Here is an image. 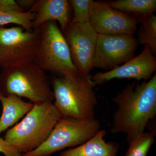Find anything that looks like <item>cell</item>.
Instances as JSON below:
<instances>
[{
  "mask_svg": "<svg viewBox=\"0 0 156 156\" xmlns=\"http://www.w3.org/2000/svg\"><path fill=\"white\" fill-rule=\"evenodd\" d=\"M117 108L113 114L112 134L123 133L128 143L144 132L156 115V74L141 83L128 84L112 99Z\"/></svg>",
  "mask_w": 156,
  "mask_h": 156,
  "instance_id": "cell-1",
  "label": "cell"
},
{
  "mask_svg": "<svg viewBox=\"0 0 156 156\" xmlns=\"http://www.w3.org/2000/svg\"><path fill=\"white\" fill-rule=\"evenodd\" d=\"M92 76L90 74L76 73L52 78L53 104L62 116L80 119L95 118L98 101L94 91L96 85Z\"/></svg>",
  "mask_w": 156,
  "mask_h": 156,
  "instance_id": "cell-2",
  "label": "cell"
},
{
  "mask_svg": "<svg viewBox=\"0 0 156 156\" xmlns=\"http://www.w3.org/2000/svg\"><path fill=\"white\" fill-rule=\"evenodd\" d=\"M62 117L52 102L34 104L24 119L7 131L4 139L20 153H28L45 142Z\"/></svg>",
  "mask_w": 156,
  "mask_h": 156,
  "instance_id": "cell-3",
  "label": "cell"
},
{
  "mask_svg": "<svg viewBox=\"0 0 156 156\" xmlns=\"http://www.w3.org/2000/svg\"><path fill=\"white\" fill-rule=\"evenodd\" d=\"M0 93L25 98L31 103L52 102L54 97L44 71L34 62L15 67L2 69Z\"/></svg>",
  "mask_w": 156,
  "mask_h": 156,
  "instance_id": "cell-4",
  "label": "cell"
},
{
  "mask_svg": "<svg viewBox=\"0 0 156 156\" xmlns=\"http://www.w3.org/2000/svg\"><path fill=\"white\" fill-rule=\"evenodd\" d=\"M40 35L34 62L55 76L78 73L70 50L57 22L49 21L39 28Z\"/></svg>",
  "mask_w": 156,
  "mask_h": 156,
  "instance_id": "cell-5",
  "label": "cell"
},
{
  "mask_svg": "<svg viewBox=\"0 0 156 156\" xmlns=\"http://www.w3.org/2000/svg\"><path fill=\"white\" fill-rule=\"evenodd\" d=\"M100 130V124L95 118L80 119L62 117L44 142L23 156H50L66 148L82 145Z\"/></svg>",
  "mask_w": 156,
  "mask_h": 156,
  "instance_id": "cell-6",
  "label": "cell"
},
{
  "mask_svg": "<svg viewBox=\"0 0 156 156\" xmlns=\"http://www.w3.org/2000/svg\"><path fill=\"white\" fill-rule=\"evenodd\" d=\"M39 35V29L26 30L19 26L0 27V67L19 66L34 62Z\"/></svg>",
  "mask_w": 156,
  "mask_h": 156,
  "instance_id": "cell-7",
  "label": "cell"
},
{
  "mask_svg": "<svg viewBox=\"0 0 156 156\" xmlns=\"http://www.w3.org/2000/svg\"><path fill=\"white\" fill-rule=\"evenodd\" d=\"M138 44L134 35L98 34L93 68L114 69L133 57Z\"/></svg>",
  "mask_w": 156,
  "mask_h": 156,
  "instance_id": "cell-8",
  "label": "cell"
},
{
  "mask_svg": "<svg viewBox=\"0 0 156 156\" xmlns=\"http://www.w3.org/2000/svg\"><path fill=\"white\" fill-rule=\"evenodd\" d=\"M63 32L78 72L85 75L89 74L93 68L98 34L89 22H70Z\"/></svg>",
  "mask_w": 156,
  "mask_h": 156,
  "instance_id": "cell-9",
  "label": "cell"
},
{
  "mask_svg": "<svg viewBox=\"0 0 156 156\" xmlns=\"http://www.w3.org/2000/svg\"><path fill=\"white\" fill-rule=\"evenodd\" d=\"M89 22L98 34L134 35L137 31V18L113 9L108 2H95Z\"/></svg>",
  "mask_w": 156,
  "mask_h": 156,
  "instance_id": "cell-10",
  "label": "cell"
},
{
  "mask_svg": "<svg viewBox=\"0 0 156 156\" xmlns=\"http://www.w3.org/2000/svg\"><path fill=\"white\" fill-rule=\"evenodd\" d=\"M156 70V58L150 48L144 45L141 53L133 56L122 65L104 73L92 76L96 85L105 83L114 79H135L146 81L152 77Z\"/></svg>",
  "mask_w": 156,
  "mask_h": 156,
  "instance_id": "cell-11",
  "label": "cell"
},
{
  "mask_svg": "<svg viewBox=\"0 0 156 156\" xmlns=\"http://www.w3.org/2000/svg\"><path fill=\"white\" fill-rule=\"evenodd\" d=\"M70 4L67 0L36 1L30 11L35 14L33 29H38L49 21H57L62 30L70 22Z\"/></svg>",
  "mask_w": 156,
  "mask_h": 156,
  "instance_id": "cell-12",
  "label": "cell"
},
{
  "mask_svg": "<svg viewBox=\"0 0 156 156\" xmlns=\"http://www.w3.org/2000/svg\"><path fill=\"white\" fill-rule=\"evenodd\" d=\"M105 130H100L89 140L77 147L62 152L59 156H117L119 145L107 142L104 137Z\"/></svg>",
  "mask_w": 156,
  "mask_h": 156,
  "instance_id": "cell-13",
  "label": "cell"
},
{
  "mask_svg": "<svg viewBox=\"0 0 156 156\" xmlns=\"http://www.w3.org/2000/svg\"><path fill=\"white\" fill-rule=\"evenodd\" d=\"M2 114L0 118V134L14 126L33 108L34 104L26 102L14 95L4 96L0 93Z\"/></svg>",
  "mask_w": 156,
  "mask_h": 156,
  "instance_id": "cell-14",
  "label": "cell"
},
{
  "mask_svg": "<svg viewBox=\"0 0 156 156\" xmlns=\"http://www.w3.org/2000/svg\"><path fill=\"white\" fill-rule=\"evenodd\" d=\"M108 3L113 9L137 18L140 23L154 14L156 9V0H118Z\"/></svg>",
  "mask_w": 156,
  "mask_h": 156,
  "instance_id": "cell-15",
  "label": "cell"
},
{
  "mask_svg": "<svg viewBox=\"0 0 156 156\" xmlns=\"http://www.w3.org/2000/svg\"><path fill=\"white\" fill-rule=\"evenodd\" d=\"M137 31L138 44L147 45L156 55V16L153 14L143 19Z\"/></svg>",
  "mask_w": 156,
  "mask_h": 156,
  "instance_id": "cell-16",
  "label": "cell"
},
{
  "mask_svg": "<svg viewBox=\"0 0 156 156\" xmlns=\"http://www.w3.org/2000/svg\"><path fill=\"white\" fill-rule=\"evenodd\" d=\"M35 14L32 11H0V27L9 24H16L26 30L33 29Z\"/></svg>",
  "mask_w": 156,
  "mask_h": 156,
  "instance_id": "cell-17",
  "label": "cell"
},
{
  "mask_svg": "<svg viewBox=\"0 0 156 156\" xmlns=\"http://www.w3.org/2000/svg\"><path fill=\"white\" fill-rule=\"evenodd\" d=\"M155 142L154 134L151 132H144L130 140L125 156H147Z\"/></svg>",
  "mask_w": 156,
  "mask_h": 156,
  "instance_id": "cell-18",
  "label": "cell"
},
{
  "mask_svg": "<svg viewBox=\"0 0 156 156\" xmlns=\"http://www.w3.org/2000/svg\"><path fill=\"white\" fill-rule=\"evenodd\" d=\"M69 2L73 11V17L70 22L78 23L89 22L90 13L94 1L70 0Z\"/></svg>",
  "mask_w": 156,
  "mask_h": 156,
  "instance_id": "cell-19",
  "label": "cell"
},
{
  "mask_svg": "<svg viewBox=\"0 0 156 156\" xmlns=\"http://www.w3.org/2000/svg\"><path fill=\"white\" fill-rule=\"evenodd\" d=\"M25 11L14 0H0V11Z\"/></svg>",
  "mask_w": 156,
  "mask_h": 156,
  "instance_id": "cell-20",
  "label": "cell"
},
{
  "mask_svg": "<svg viewBox=\"0 0 156 156\" xmlns=\"http://www.w3.org/2000/svg\"><path fill=\"white\" fill-rule=\"evenodd\" d=\"M0 153L5 156H23L16 150L8 145L5 139L0 137Z\"/></svg>",
  "mask_w": 156,
  "mask_h": 156,
  "instance_id": "cell-21",
  "label": "cell"
},
{
  "mask_svg": "<svg viewBox=\"0 0 156 156\" xmlns=\"http://www.w3.org/2000/svg\"><path fill=\"white\" fill-rule=\"evenodd\" d=\"M16 1L18 5L25 11V9L30 10L36 2V1L34 0H17Z\"/></svg>",
  "mask_w": 156,
  "mask_h": 156,
  "instance_id": "cell-22",
  "label": "cell"
}]
</instances>
